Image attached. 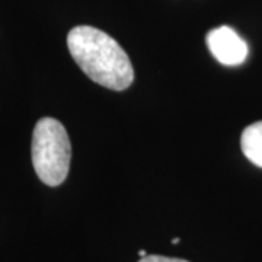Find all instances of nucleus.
Segmentation results:
<instances>
[{"instance_id": "1", "label": "nucleus", "mask_w": 262, "mask_h": 262, "mask_svg": "<svg viewBox=\"0 0 262 262\" xmlns=\"http://www.w3.org/2000/svg\"><path fill=\"white\" fill-rule=\"evenodd\" d=\"M67 47L82 72L95 83L111 91H125L133 83L130 57L106 32L79 25L69 32Z\"/></svg>"}, {"instance_id": "2", "label": "nucleus", "mask_w": 262, "mask_h": 262, "mask_svg": "<svg viewBox=\"0 0 262 262\" xmlns=\"http://www.w3.org/2000/svg\"><path fill=\"white\" fill-rule=\"evenodd\" d=\"M31 150L38 178L48 187L63 184L72 160V144L64 125L51 117L41 118L34 128Z\"/></svg>"}, {"instance_id": "3", "label": "nucleus", "mask_w": 262, "mask_h": 262, "mask_svg": "<svg viewBox=\"0 0 262 262\" xmlns=\"http://www.w3.org/2000/svg\"><path fill=\"white\" fill-rule=\"evenodd\" d=\"M207 46L214 58L225 66H239L248 57V44L230 27L211 29L206 37Z\"/></svg>"}, {"instance_id": "4", "label": "nucleus", "mask_w": 262, "mask_h": 262, "mask_svg": "<svg viewBox=\"0 0 262 262\" xmlns=\"http://www.w3.org/2000/svg\"><path fill=\"white\" fill-rule=\"evenodd\" d=\"M241 147L253 165L262 168V121L248 125L241 137Z\"/></svg>"}, {"instance_id": "5", "label": "nucleus", "mask_w": 262, "mask_h": 262, "mask_svg": "<svg viewBox=\"0 0 262 262\" xmlns=\"http://www.w3.org/2000/svg\"><path fill=\"white\" fill-rule=\"evenodd\" d=\"M139 262H188L181 258H169V256H162V255H146L143 256Z\"/></svg>"}, {"instance_id": "6", "label": "nucleus", "mask_w": 262, "mask_h": 262, "mask_svg": "<svg viewBox=\"0 0 262 262\" xmlns=\"http://www.w3.org/2000/svg\"><path fill=\"white\" fill-rule=\"evenodd\" d=\"M139 255H140L141 258H143V256H146L147 253H146V251H139Z\"/></svg>"}, {"instance_id": "7", "label": "nucleus", "mask_w": 262, "mask_h": 262, "mask_svg": "<svg viewBox=\"0 0 262 262\" xmlns=\"http://www.w3.org/2000/svg\"><path fill=\"white\" fill-rule=\"evenodd\" d=\"M172 244H173V245L179 244V239H178V237H175V239H173V241H172Z\"/></svg>"}]
</instances>
